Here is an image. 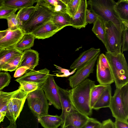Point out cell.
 I'll list each match as a JSON object with an SVG mask.
<instances>
[{
    "label": "cell",
    "instance_id": "1",
    "mask_svg": "<svg viewBox=\"0 0 128 128\" xmlns=\"http://www.w3.org/2000/svg\"><path fill=\"white\" fill-rule=\"evenodd\" d=\"M95 83L94 81L87 78L70 90L71 99L74 108L88 116L92 114V109L90 106V96Z\"/></svg>",
    "mask_w": 128,
    "mask_h": 128
},
{
    "label": "cell",
    "instance_id": "2",
    "mask_svg": "<svg viewBox=\"0 0 128 128\" xmlns=\"http://www.w3.org/2000/svg\"><path fill=\"white\" fill-rule=\"evenodd\" d=\"M90 11L100 16L105 23L110 22L122 30V21L115 10L116 2L113 0H89L87 1Z\"/></svg>",
    "mask_w": 128,
    "mask_h": 128
},
{
    "label": "cell",
    "instance_id": "3",
    "mask_svg": "<svg viewBox=\"0 0 128 128\" xmlns=\"http://www.w3.org/2000/svg\"><path fill=\"white\" fill-rule=\"evenodd\" d=\"M105 55L109 64L116 88L120 89L128 83V66L124 54L114 55L107 52Z\"/></svg>",
    "mask_w": 128,
    "mask_h": 128
},
{
    "label": "cell",
    "instance_id": "4",
    "mask_svg": "<svg viewBox=\"0 0 128 128\" xmlns=\"http://www.w3.org/2000/svg\"><path fill=\"white\" fill-rule=\"evenodd\" d=\"M26 99L29 108L38 118L48 114L49 104L42 87L29 93Z\"/></svg>",
    "mask_w": 128,
    "mask_h": 128
},
{
    "label": "cell",
    "instance_id": "5",
    "mask_svg": "<svg viewBox=\"0 0 128 128\" xmlns=\"http://www.w3.org/2000/svg\"><path fill=\"white\" fill-rule=\"evenodd\" d=\"M35 6L36 8L30 19L20 28L24 34H30L51 20L53 12L45 7L37 4Z\"/></svg>",
    "mask_w": 128,
    "mask_h": 128
},
{
    "label": "cell",
    "instance_id": "6",
    "mask_svg": "<svg viewBox=\"0 0 128 128\" xmlns=\"http://www.w3.org/2000/svg\"><path fill=\"white\" fill-rule=\"evenodd\" d=\"M106 28L105 46L107 52L114 55L121 53L122 30L112 22L105 23Z\"/></svg>",
    "mask_w": 128,
    "mask_h": 128
},
{
    "label": "cell",
    "instance_id": "7",
    "mask_svg": "<svg viewBox=\"0 0 128 128\" xmlns=\"http://www.w3.org/2000/svg\"><path fill=\"white\" fill-rule=\"evenodd\" d=\"M96 64V76L100 84L108 85L114 82L112 72L108 61L103 53L98 56Z\"/></svg>",
    "mask_w": 128,
    "mask_h": 128
},
{
    "label": "cell",
    "instance_id": "8",
    "mask_svg": "<svg viewBox=\"0 0 128 128\" xmlns=\"http://www.w3.org/2000/svg\"><path fill=\"white\" fill-rule=\"evenodd\" d=\"M53 75L50 74L42 88L50 102L56 109H62L58 86Z\"/></svg>",
    "mask_w": 128,
    "mask_h": 128
},
{
    "label": "cell",
    "instance_id": "9",
    "mask_svg": "<svg viewBox=\"0 0 128 128\" xmlns=\"http://www.w3.org/2000/svg\"><path fill=\"white\" fill-rule=\"evenodd\" d=\"M99 55L98 54L92 60L77 70L74 74L69 78L68 80L72 88L83 82L93 72L96 62Z\"/></svg>",
    "mask_w": 128,
    "mask_h": 128
},
{
    "label": "cell",
    "instance_id": "10",
    "mask_svg": "<svg viewBox=\"0 0 128 128\" xmlns=\"http://www.w3.org/2000/svg\"><path fill=\"white\" fill-rule=\"evenodd\" d=\"M109 108L115 119L128 122V116L124 112L122 103L120 89L116 88L114 95L112 96Z\"/></svg>",
    "mask_w": 128,
    "mask_h": 128
},
{
    "label": "cell",
    "instance_id": "11",
    "mask_svg": "<svg viewBox=\"0 0 128 128\" xmlns=\"http://www.w3.org/2000/svg\"><path fill=\"white\" fill-rule=\"evenodd\" d=\"M90 118L88 116L79 112L73 108L66 116L61 128H63L69 125L82 128L85 125Z\"/></svg>",
    "mask_w": 128,
    "mask_h": 128
},
{
    "label": "cell",
    "instance_id": "12",
    "mask_svg": "<svg viewBox=\"0 0 128 128\" xmlns=\"http://www.w3.org/2000/svg\"><path fill=\"white\" fill-rule=\"evenodd\" d=\"M50 71L46 68L38 70H30L27 72L15 81L30 82L38 84L42 87L50 74Z\"/></svg>",
    "mask_w": 128,
    "mask_h": 128
},
{
    "label": "cell",
    "instance_id": "13",
    "mask_svg": "<svg viewBox=\"0 0 128 128\" xmlns=\"http://www.w3.org/2000/svg\"><path fill=\"white\" fill-rule=\"evenodd\" d=\"M88 4L86 0H81L78 10L72 18H71V26L76 29L85 28L87 24L86 16Z\"/></svg>",
    "mask_w": 128,
    "mask_h": 128
},
{
    "label": "cell",
    "instance_id": "14",
    "mask_svg": "<svg viewBox=\"0 0 128 128\" xmlns=\"http://www.w3.org/2000/svg\"><path fill=\"white\" fill-rule=\"evenodd\" d=\"M24 34L20 28L14 30L8 29L6 35L0 40V47L2 49L14 48Z\"/></svg>",
    "mask_w": 128,
    "mask_h": 128
},
{
    "label": "cell",
    "instance_id": "15",
    "mask_svg": "<svg viewBox=\"0 0 128 128\" xmlns=\"http://www.w3.org/2000/svg\"><path fill=\"white\" fill-rule=\"evenodd\" d=\"M60 30L50 20L35 30L30 34L35 39H44L52 36Z\"/></svg>",
    "mask_w": 128,
    "mask_h": 128
},
{
    "label": "cell",
    "instance_id": "16",
    "mask_svg": "<svg viewBox=\"0 0 128 128\" xmlns=\"http://www.w3.org/2000/svg\"><path fill=\"white\" fill-rule=\"evenodd\" d=\"M100 52V48H92L81 53L70 66L71 69H78L93 60Z\"/></svg>",
    "mask_w": 128,
    "mask_h": 128
},
{
    "label": "cell",
    "instance_id": "17",
    "mask_svg": "<svg viewBox=\"0 0 128 128\" xmlns=\"http://www.w3.org/2000/svg\"><path fill=\"white\" fill-rule=\"evenodd\" d=\"M39 59V54L37 51L30 48L22 52L18 68L26 66L30 70H34L38 65Z\"/></svg>",
    "mask_w": 128,
    "mask_h": 128
},
{
    "label": "cell",
    "instance_id": "18",
    "mask_svg": "<svg viewBox=\"0 0 128 128\" xmlns=\"http://www.w3.org/2000/svg\"><path fill=\"white\" fill-rule=\"evenodd\" d=\"M58 92L61 103L62 113L60 116L62 119V125L66 116L74 108L71 101L70 90H67L58 86Z\"/></svg>",
    "mask_w": 128,
    "mask_h": 128
},
{
    "label": "cell",
    "instance_id": "19",
    "mask_svg": "<svg viewBox=\"0 0 128 128\" xmlns=\"http://www.w3.org/2000/svg\"><path fill=\"white\" fill-rule=\"evenodd\" d=\"M28 94L19 87L12 97L14 120L16 122L22 110Z\"/></svg>",
    "mask_w": 128,
    "mask_h": 128
},
{
    "label": "cell",
    "instance_id": "20",
    "mask_svg": "<svg viewBox=\"0 0 128 128\" xmlns=\"http://www.w3.org/2000/svg\"><path fill=\"white\" fill-rule=\"evenodd\" d=\"M112 96L111 86L108 85L94 104L92 110H97L102 108L109 107Z\"/></svg>",
    "mask_w": 128,
    "mask_h": 128
},
{
    "label": "cell",
    "instance_id": "21",
    "mask_svg": "<svg viewBox=\"0 0 128 128\" xmlns=\"http://www.w3.org/2000/svg\"><path fill=\"white\" fill-rule=\"evenodd\" d=\"M36 2L37 4L45 7L53 12H66V5L62 0H36Z\"/></svg>",
    "mask_w": 128,
    "mask_h": 128
},
{
    "label": "cell",
    "instance_id": "22",
    "mask_svg": "<svg viewBox=\"0 0 128 128\" xmlns=\"http://www.w3.org/2000/svg\"><path fill=\"white\" fill-rule=\"evenodd\" d=\"M38 122L44 128H58L61 125L62 119L60 116L48 114L40 117Z\"/></svg>",
    "mask_w": 128,
    "mask_h": 128
},
{
    "label": "cell",
    "instance_id": "23",
    "mask_svg": "<svg viewBox=\"0 0 128 128\" xmlns=\"http://www.w3.org/2000/svg\"><path fill=\"white\" fill-rule=\"evenodd\" d=\"M71 18L66 12H56L53 13L51 20L60 30L66 26H71Z\"/></svg>",
    "mask_w": 128,
    "mask_h": 128
},
{
    "label": "cell",
    "instance_id": "24",
    "mask_svg": "<svg viewBox=\"0 0 128 128\" xmlns=\"http://www.w3.org/2000/svg\"><path fill=\"white\" fill-rule=\"evenodd\" d=\"M23 52L15 48L2 49L0 51V71L2 67L10 60L18 55L22 54Z\"/></svg>",
    "mask_w": 128,
    "mask_h": 128
},
{
    "label": "cell",
    "instance_id": "25",
    "mask_svg": "<svg viewBox=\"0 0 128 128\" xmlns=\"http://www.w3.org/2000/svg\"><path fill=\"white\" fill-rule=\"evenodd\" d=\"M92 30L105 46L106 34L105 22L100 16H98L95 22L93 24Z\"/></svg>",
    "mask_w": 128,
    "mask_h": 128
},
{
    "label": "cell",
    "instance_id": "26",
    "mask_svg": "<svg viewBox=\"0 0 128 128\" xmlns=\"http://www.w3.org/2000/svg\"><path fill=\"white\" fill-rule=\"evenodd\" d=\"M36 8V6L25 8L19 10L16 14L20 28L30 19Z\"/></svg>",
    "mask_w": 128,
    "mask_h": 128
},
{
    "label": "cell",
    "instance_id": "27",
    "mask_svg": "<svg viewBox=\"0 0 128 128\" xmlns=\"http://www.w3.org/2000/svg\"><path fill=\"white\" fill-rule=\"evenodd\" d=\"M35 39L34 37L30 34H24L14 48L22 52L30 49L34 46Z\"/></svg>",
    "mask_w": 128,
    "mask_h": 128
},
{
    "label": "cell",
    "instance_id": "28",
    "mask_svg": "<svg viewBox=\"0 0 128 128\" xmlns=\"http://www.w3.org/2000/svg\"><path fill=\"white\" fill-rule=\"evenodd\" d=\"M114 10L120 19L128 22V0H119L114 6Z\"/></svg>",
    "mask_w": 128,
    "mask_h": 128
},
{
    "label": "cell",
    "instance_id": "29",
    "mask_svg": "<svg viewBox=\"0 0 128 128\" xmlns=\"http://www.w3.org/2000/svg\"><path fill=\"white\" fill-rule=\"evenodd\" d=\"M36 0H4V5L19 10L25 8L32 6Z\"/></svg>",
    "mask_w": 128,
    "mask_h": 128
},
{
    "label": "cell",
    "instance_id": "30",
    "mask_svg": "<svg viewBox=\"0 0 128 128\" xmlns=\"http://www.w3.org/2000/svg\"><path fill=\"white\" fill-rule=\"evenodd\" d=\"M107 86L95 84L92 88L90 96V106L92 109L94 104Z\"/></svg>",
    "mask_w": 128,
    "mask_h": 128
},
{
    "label": "cell",
    "instance_id": "31",
    "mask_svg": "<svg viewBox=\"0 0 128 128\" xmlns=\"http://www.w3.org/2000/svg\"><path fill=\"white\" fill-rule=\"evenodd\" d=\"M16 90L10 92L1 91L0 94V112H6L9 101Z\"/></svg>",
    "mask_w": 128,
    "mask_h": 128
},
{
    "label": "cell",
    "instance_id": "32",
    "mask_svg": "<svg viewBox=\"0 0 128 128\" xmlns=\"http://www.w3.org/2000/svg\"><path fill=\"white\" fill-rule=\"evenodd\" d=\"M22 54L16 56L10 60L2 67V70L11 72L16 70L20 62Z\"/></svg>",
    "mask_w": 128,
    "mask_h": 128
},
{
    "label": "cell",
    "instance_id": "33",
    "mask_svg": "<svg viewBox=\"0 0 128 128\" xmlns=\"http://www.w3.org/2000/svg\"><path fill=\"white\" fill-rule=\"evenodd\" d=\"M81 0H66L67 13L71 18H73L78 8Z\"/></svg>",
    "mask_w": 128,
    "mask_h": 128
},
{
    "label": "cell",
    "instance_id": "34",
    "mask_svg": "<svg viewBox=\"0 0 128 128\" xmlns=\"http://www.w3.org/2000/svg\"><path fill=\"white\" fill-rule=\"evenodd\" d=\"M121 100L124 112L128 116V83L122 86L120 89Z\"/></svg>",
    "mask_w": 128,
    "mask_h": 128
},
{
    "label": "cell",
    "instance_id": "35",
    "mask_svg": "<svg viewBox=\"0 0 128 128\" xmlns=\"http://www.w3.org/2000/svg\"><path fill=\"white\" fill-rule=\"evenodd\" d=\"M122 32L121 36L122 52L127 51L128 50V26L122 22L121 25Z\"/></svg>",
    "mask_w": 128,
    "mask_h": 128
},
{
    "label": "cell",
    "instance_id": "36",
    "mask_svg": "<svg viewBox=\"0 0 128 128\" xmlns=\"http://www.w3.org/2000/svg\"><path fill=\"white\" fill-rule=\"evenodd\" d=\"M19 88L28 94L38 89L41 87L38 84L32 82L19 81Z\"/></svg>",
    "mask_w": 128,
    "mask_h": 128
},
{
    "label": "cell",
    "instance_id": "37",
    "mask_svg": "<svg viewBox=\"0 0 128 128\" xmlns=\"http://www.w3.org/2000/svg\"><path fill=\"white\" fill-rule=\"evenodd\" d=\"M6 19L8 30H14L20 28L18 21L16 13L12 14Z\"/></svg>",
    "mask_w": 128,
    "mask_h": 128
},
{
    "label": "cell",
    "instance_id": "38",
    "mask_svg": "<svg viewBox=\"0 0 128 128\" xmlns=\"http://www.w3.org/2000/svg\"><path fill=\"white\" fill-rule=\"evenodd\" d=\"M18 10L17 9L4 5L0 7V19H6Z\"/></svg>",
    "mask_w": 128,
    "mask_h": 128
},
{
    "label": "cell",
    "instance_id": "39",
    "mask_svg": "<svg viewBox=\"0 0 128 128\" xmlns=\"http://www.w3.org/2000/svg\"><path fill=\"white\" fill-rule=\"evenodd\" d=\"M11 78L10 75L7 72H0V91L9 85Z\"/></svg>",
    "mask_w": 128,
    "mask_h": 128
},
{
    "label": "cell",
    "instance_id": "40",
    "mask_svg": "<svg viewBox=\"0 0 128 128\" xmlns=\"http://www.w3.org/2000/svg\"><path fill=\"white\" fill-rule=\"evenodd\" d=\"M5 116L10 121V122L13 124L16 123L14 120L12 97L9 102Z\"/></svg>",
    "mask_w": 128,
    "mask_h": 128
},
{
    "label": "cell",
    "instance_id": "41",
    "mask_svg": "<svg viewBox=\"0 0 128 128\" xmlns=\"http://www.w3.org/2000/svg\"><path fill=\"white\" fill-rule=\"evenodd\" d=\"M54 65L57 69L59 70V73L56 74V76L58 77H67L75 72L76 70L75 69L70 72L68 70L63 68L56 64Z\"/></svg>",
    "mask_w": 128,
    "mask_h": 128
},
{
    "label": "cell",
    "instance_id": "42",
    "mask_svg": "<svg viewBox=\"0 0 128 128\" xmlns=\"http://www.w3.org/2000/svg\"><path fill=\"white\" fill-rule=\"evenodd\" d=\"M102 123L96 119L90 118L85 125L84 128H101Z\"/></svg>",
    "mask_w": 128,
    "mask_h": 128
},
{
    "label": "cell",
    "instance_id": "43",
    "mask_svg": "<svg viewBox=\"0 0 128 128\" xmlns=\"http://www.w3.org/2000/svg\"><path fill=\"white\" fill-rule=\"evenodd\" d=\"M99 16L94 12H91L87 9L86 16V22L87 24H94Z\"/></svg>",
    "mask_w": 128,
    "mask_h": 128
},
{
    "label": "cell",
    "instance_id": "44",
    "mask_svg": "<svg viewBox=\"0 0 128 128\" xmlns=\"http://www.w3.org/2000/svg\"><path fill=\"white\" fill-rule=\"evenodd\" d=\"M29 68L26 66H22L18 68L16 70L14 74L15 78H19L24 75L27 72Z\"/></svg>",
    "mask_w": 128,
    "mask_h": 128
},
{
    "label": "cell",
    "instance_id": "45",
    "mask_svg": "<svg viewBox=\"0 0 128 128\" xmlns=\"http://www.w3.org/2000/svg\"><path fill=\"white\" fill-rule=\"evenodd\" d=\"M115 128H128V122L115 119L114 122Z\"/></svg>",
    "mask_w": 128,
    "mask_h": 128
},
{
    "label": "cell",
    "instance_id": "46",
    "mask_svg": "<svg viewBox=\"0 0 128 128\" xmlns=\"http://www.w3.org/2000/svg\"><path fill=\"white\" fill-rule=\"evenodd\" d=\"M101 128H115L114 122L110 118L104 120L102 123Z\"/></svg>",
    "mask_w": 128,
    "mask_h": 128
},
{
    "label": "cell",
    "instance_id": "47",
    "mask_svg": "<svg viewBox=\"0 0 128 128\" xmlns=\"http://www.w3.org/2000/svg\"><path fill=\"white\" fill-rule=\"evenodd\" d=\"M8 30V29L6 30L0 31V40L6 35Z\"/></svg>",
    "mask_w": 128,
    "mask_h": 128
},
{
    "label": "cell",
    "instance_id": "48",
    "mask_svg": "<svg viewBox=\"0 0 128 128\" xmlns=\"http://www.w3.org/2000/svg\"><path fill=\"white\" fill-rule=\"evenodd\" d=\"M6 112H0V123L3 122L6 116Z\"/></svg>",
    "mask_w": 128,
    "mask_h": 128
},
{
    "label": "cell",
    "instance_id": "49",
    "mask_svg": "<svg viewBox=\"0 0 128 128\" xmlns=\"http://www.w3.org/2000/svg\"><path fill=\"white\" fill-rule=\"evenodd\" d=\"M4 128H17L16 123L13 124L10 122L9 124Z\"/></svg>",
    "mask_w": 128,
    "mask_h": 128
},
{
    "label": "cell",
    "instance_id": "50",
    "mask_svg": "<svg viewBox=\"0 0 128 128\" xmlns=\"http://www.w3.org/2000/svg\"><path fill=\"white\" fill-rule=\"evenodd\" d=\"M85 126L82 128H78L72 125H69L64 127L63 128H84Z\"/></svg>",
    "mask_w": 128,
    "mask_h": 128
},
{
    "label": "cell",
    "instance_id": "51",
    "mask_svg": "<svg viewBox=\"0 0 128 128\" xmlns=\"http://www.w3.org/2000/svg\"><path fill=\"white\" fill-rule=\"evenodd\" d=\"M4 0H0V7L4 5Z\"/></svg>",
    "mask_w": 128,
    "mask_h": 128
},
{
    "label": "cell",
    "instance_id": "52",
    "mask_svg": "<svg viewBox=\"0 0 128 128\" xmlns=\"http://www.w3.org/2000/svg\"><path fill=\"white\" fill-rule=\"evenodd\" d=\"M2 49L0 47V51Z\"/></svg>",
    "mask_w": 128,
    "mask_h": 128
},
{
    "label": "cell",
    "instance_id": "53",
    "mask_svg": "<svg viewBox=\"0 0 128 128\" xmlns=\"http://www.w3.org/2000/svg\"><path fill=\"white\" fill-rule=\"evenodd\" d=\"M1 91H0V92H1Z\"/></svg>",
    "mask_w": 128,
    "mask_h": 128
}]
</instances>
